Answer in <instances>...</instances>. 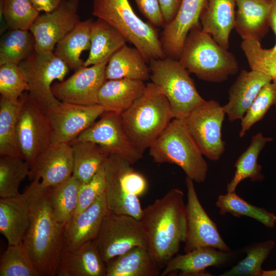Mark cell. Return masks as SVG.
Masks as SVG:
<instances>
[{"instance_id": "obj_46", "label": "cell", "mask_w": 276, "mask_h": 276, "mask_svg": "<svg viewBox=\"0 0 276 276\" xmlns=\"http://www.w3.org/2000/svg\"><path fill=\"white\" fill-rule=\"evenodd\" d=\"M143 15L155 27L166 25L158 0H134Z\"/></svg>"}, {"instance_id": "obj_29", "label": "cell", "mask_w": 276, "mask_h": 276, "mask_svg": "<svg viewBox=\"0 0 276 276\" xmlns=\"http://www.w3.org/2000/svg\"><path fill=\"white\" fill-rule=\"evenodd\" d=\"M147 63L137 49L126 44L109 58L105 70L106 80L119 79L148 80L150 70Z\"/></svg>"}, {"instance_id": "obj_30", "label": "cell", "mask_w": 276, "mask_h": 276, "mask_svg": "<svg viewBox=\"0 0 276 276\" xmlns=\"http://www.w3.org/2000/svg\"><path fill=\"white\" fill-rule=\"evenodd\" d=\"M127 42L115 28L101 18L91 26V45L84 66L108 61L111 56Z\"/></svg>"}, {"instance_id": "obj_9", "label": "cell", "mask_w": 276, "mask_h": 276, "mask_svg": "<svg viewBox=\"0 0 276 276\" xmlns=\"http://www.w3.org/2000/svg\"><path fill=\"white\" fill-rule=\"evenodd\" d=\"M93 242L105 263L135 246H147L140 220L110 211Z\"/></svg>"}, {"instance_id": "obj_27", "label": "cell", "mask_w": 276, "mask_h": 276, "mask_svg": "<svg viewBox=\"0 0 276 276\" xmlns=\"http://www.w3.org/2000/svg\"><path fill=\"white\" fill-rule=\"evenodd\" d=\"M144 81L128 79L106 80L98 94V104L104 112L121 114L143 93Z\"/></svg>"}, {"instance_id": "obj_16", "label": "cell", "mask_w": 276, "mask_h": 276, "mask_svg": "<svg viewBox=\"0 0 276 276\" xmlns=\"http://www.w3.org/2000/svg\"><path fill=\"white\" fill-rule=\"evenodd\" d=\"M104 112L99 105L61 102L44 113L52 129V143H71Z\"/></svg>"}, {"instance_id": "obj_45", "label": "cell", "mask_w": 276, "mask_h": 276, "mask_svg": "<svg viewBox=\"0 0 276 276\" xmlns=\"http://www.w3.org/2000/svg\"><path fill=\"white\" fill-rule=\"evenodd\" d=\"M104 165V163L88 182L81 183L79 190L78 205L75 214L87 209L104 193L105 178Z\"/></svg>"}, {"instance_id": "obj_47", "label": "cell", "mask_w": 276, "mask_h": 276, "mask_svg": "<svg viewBox=\"0 0 276 276\" xmlns=\"http://www.w3.org/2000/svg\"><path fill=\"white\" fill-rule=\"evenodd\" d=\"M158 1L166 25L169 24L176 16L182 0H158Z\"/></svg>"}, {"instance_id": "obj_51", "label": "cell", "mask_w": 276, "mask_h": 276, "mask_svg": "<svg viewBox=\"0 0 276 276\" xmlns=\"http://www.w3.org/2000/svg\"><path fill=\"white\" fill-rule=\"evenodd\" d=\"M271 50L273 51H276V41H275V43L273 47L271 49Z\"/></svg>"}, {"instance_id": "obj_4", "label": "cell", "mask_w": 276, "mask_h": 276, "mask_svg": "<svg viewBox=\"0 0 276 276\" xmlns=\"http://www.w3.org/2000/svg\"><path fill=\"white\" fill-rule=\"evenodd\" d=\"M227 50L204 32L200 25L189 32L178 60L199 79L221 82L238 71L236 58Z\"/></svg>"}, {"instance_id": "obj_6", "label": "cell", "mask_w": 276, "mask_h": 276, "mask_svg": "<svg viewBox=\"0 0 276 276\" xmlns=\"http://www.w3.org/2000/svg\"><path fill=\"white\" fill-rule=\"evenodd\" d=\"M93 15L118 30L143 54L149 63L167 56L155 27L142 20L128 0H92Z\"/></svg>"}, {"instance_id": "obj_1", "label": "cell", "mask_w": 276, "mask_h": 276, "mask_svg": "<svg viewBox=\"0 0 276 276\" xmlns=\"http://www.w3.org/2000/svg\"><path fill=\"white\" fill-rule=\"evenodd\" d=\"M31 219L23 242L40 276L56 275L61 259L64 226L56 219L50 203L51 187L39 179L29 186Z\"/></svg>"}, {"instance_id": "obj_15", "label": "cell", "mask_w": 276, "mask_h": 276, "mask_svg": "<svg viewBox=\"0 0 276 276\" xmlns=\"http://www.w3.org/2000/svg\"><path fill=\"white\" fill-rule=\"evenodd\" d=\"M108 61L84 66L68 78L52 84L54 96L60 102L80 105L98 104L99 90L106 81Z\"/></svg>"}, {"instance_id": "obj_8", "label": "cell", "mask_w": 276, "mask_h": 276, "mask_svg": "<svg viewBox=\"0 0 276 276\" xmlns=\"http://www.w3.org/2000/svg\"><path fill=\"white\" fill-rule=\"evenodd\" d=\"M29 86L28 94L44 113L59 104L51 87L55 80H64L70 68L54 52H37L18 64Z\"/></svg>"}, {"instance_id": "obj_22", "label": "cell", "mask_w": 276, "mask_h": 276, "mask_svg": "<svg viewBox=\"0 0 276 276\" xmlns=\"http://www.w3.org/2000/svg\"><path fill=\"white\" fill-rule=\"evenodd\" d=\"M271 82V78L261 72L242 70L229 89L228 102L222 106L228 120H241L261 88Z\"/></svg>"}, {"instance_id": "obj_18", "label": "cell", "mask_w": 276, "mask_h": 276, "mask_svg": "<svg viewBox=\"0 0 276 276\" xmlns=\"http://www.w3.org/2000/svg\"><path fill=\"white\" fill-rule=\"evenodd\" d=\"M74 152L68 143H51L36 158L30 167L31 181L41 180L46 187H52L73 175Z\"/></svg>"}, {"instance_id": "obj_5", "label": "cell", "mask_w": 276, "mask_h": 276, "mask_svg": "<svg viewBox=\"0 0 276 276\" xmlns=\"http://www.w3.org/2000/svg\"><path fill=\"white\" fill-rule=\"evenodd\" d=\"M148 149L155 163L176 165L194 181H205L207 163L183 119L174 118Z\"/></svg>"}, {"instance_id": "obj_23", "label": "cell", "mask_w": 276, "mask_h": 276, "mask_svg": "<svg viewBox=\"0 0 276 276\" xmlns=\"http://www.w3.org/2000/svg\"><path fill=\"white\" fill-rule=\"evenodd\" d=\"M232 254L213 247L197 248L174 256L167 263L160 275H170L177 271L182 276L212 275L206 271V268L223 266L228 262Z\"/></svg>"}, {"instance_id": "obj_2", "label": "cell", "mask_w": 276, "mask_h": 276, "mask_svg": "<svg viewBox=\"0 0 276 276\" xmlns=\"http://www.w3.org/2000/svg\"><path fill=\"white\" fill-rule=\"evenodd\" d=\"M147 247L158 266L164 268L178 252L187 233L184 194L172 188L143 209L140 219Z\"/></svg>"}, {"instance_id": "obj_38", "label": "cell", "mask_w": 276, "mask_h": 276, "mask_svg": "<svg viewBox=\"0 0 276 276\" xmlns=\"http://www.w3.org/2000/svg\"><path fill=\"white\" fill-rule=\"evenodd\" d=\"M30 166L21 157L3 155L0 158V197L14 196L21 182L29 176Z\"/></svg>"}, {"instance_id": "obj_33", "label": "cell", "mask_w": 276, "mask_h": 276, "mask_svg": "<svg viewBox=\"0 0 276 276\" xmlns=\"http://www.w3.org/2000/svg\"><path fill=\"white\" fill-rule=\"evenodd\" d=\"M272 140V137H265L260 132L252 136L250 145L235 164L234 176L226 187L228 192H235L239 183L246 178L252 181L263 179L262 167L258 163V157L265 144Z\"/></svg>"}, {"instance_id": "obj_49", "label": "cell", "mask_w": 276, "mask_h": 276, "mask_svg": "<svg viewBox=\"0 0 276 276\" xmlns=\"http://www.w3.org/2000/svg\"><path fill=\"white\" fill-rule=\"evenodd\" d=\"M271 7L268 16V23L276 36V0H270Z\"/></svg>"}, {"instance_id": "obj_25", "label": "cell", "mask_w": 276, "mask_h": 276, "mask_svg": "<svg viewBox=\"0 0 276 276\" xmlns=\"http://www.w3.org/2000/svg\"><path fill=\"white\" fill-rule=\"evenodd\" d=\"M236 6L237 32L243 40L251 38L260 41L269 27L270 0H236Z\"/></svg>"}, {"instance_id": "obj_41", "label": "cell", "mask_w": 276, "mask_h": 276, "mask_svg": "<svg viewBox=\"0 0 276 276\" xmlns=\"http://www.w3.org/2000/svg\"><path fill=\"white\" fill-rule=\"evenodd\" d=\"M274 246V242L268 240L245 247L246 256L221 276H262L263 263Z\"/></svg>"}, {"instance_id": "obj_7", "label": "cell", "mask_w": 276, "mask_h": 276, "mask_svg": "<svg viewBox=\"0 0 276 276\" xmlns=\"http://www.w3.org/2000/svg\"><path fill=\"white\" fill-rule=\"evenodd\" d=\"M151 82L168 100L175 118L184 119L205 100L197 90L190 73L178 60L166 57L149 62Z\"/></svg>"}, {"instance_id": "obj_3", "label": "cell", "mask_w": 276, "mask_h": 276, "mask_svg": "<svg viewBox=\"0 0 276 276\" xmlns=\"http://www.w3.org/2000/svg\"><path fill=\"white\" fill-rule=\"evenodd\" d=\"M120 115L126 135L143 154L175 118L167 97L152 82L146 84L142 95Z\"/></svg>"}, {"instance_id": "obj_12", "label": "cell", "mask_w": 276, "mask_h": 276, "mask_svg": "<svg viewBox=\"0 0 276 276\" xmlns=\"http://www.w3.org/2000/svg\"><path fill=\"white\" fill-rule=\"evenodd\" d=\"M193 181L188 177L185 179L187 202L186 204L187 233L184 252L206 247L232 252L220 236L216 224L200 203Z\"/></svg>"}, {"instance_id": "obj_20", "label": "cell", "mask_w": 276, "mask_h": 276, "mask_svg": "<svg viewBox=\"0 0 276 276\" xmlns=\"http://www.w3.org/2000/svg\"><path fill=\"white\" fill-rule=\"evenodd\" d=\"M109 211L104 193L87 209L75 214L64 226L62 255L93 241Z\"/></svg>"}, {"instance_id": "obj_17", "label": "cell", "mask_w": 276, "mask_h": 276, "mask_svg": "<svg viewBox=\"0 0 276 276\" xmlns=\"http://www.w3.org/2000/svg\"><path fill=\"white\" fill-rule=\"evenodd\" d=\"M130 164L116 154L110 155L104 163V194L109 211L117 214L132 216L140 220L143 212L139 197L130 192L126 180Z\"/></svg>"}, {"instance_id": "obj_31", "label": "cell", "mask_w": 276, "mask_h": 276, "mask_svg": "<svg viewBox=\"0 0 276 276\" xmlns=\"http://www.w3.org/2000/svg\"><path fill=\"white\" fill-rule=\"evenodd\" d=\"M93 21L91 18L81 21L58 42L54 49V54L74 71L84 66L81 55L83 51L90 49Z\"/></svg>"}, {"instance_id": "obj_10", "label": "cell", "mask_w": 276, "mask_h": 276, "mask_svg": "<svg viewBox=\"0 0 276 276\" xmlns=\"http://www.w3.org/2000/svg\"><path fill=\"white\" fill-rule=\"evenodd\" d=\"M225 113L216 101H205L184 119L191 135L203 155L210 160H219L225 150L222 126Z\"/></svg>"}, {"instance_id": "obj_44", "label": "cell", "mask_w": 276, "mask_h": 276, "mask_svg": "<svg viewBox=\"0 0 276 276\" xmlns=\"http://www.w3.org/2000/svg\"><path fill=\"white\" fill-rule=\"evenodd\" d=\"M29 89L25 75L18 64L0 65V94L11 101L17 102Z\"/></svg>"}, {"instance_id": "obj_43", "label": "cell", "mask_w": 276, "mask_h": 276, "mask_svg": "<svg viewBox=\"0 0 276 276\" xmlns=\"http://www.w3.org/2000/svg\"><path fill=\"white\" fill-rule=\"evenodd\" d=\"M273 105H276V83L271 82L261 88L241 119L240 137H242L255 123L262 120Z\"/></svg>"}, {"instance_id": "obj_48", "label": "cell", "mask_w": 276, "mask_h": 276, "mask_svg": "<svg viewBox=\"0 0 276 276\" xmlns=\"http://www.w3.org/2000/svg\"><path fill=\"white\" fill-rule=\"evenodd\" d=\"M64 0H30L35 8L39 12H51L61 4Z\"/></svg>"}, {"instance_id": "obj_21", "label": "cell", "mask_w": 276, "mask_h": 276, "mask_svg": "<svg viewBox=\"0 0 276 276\" xmlns=\"http://www.w3.org/2000/svg\"><path fill=\"white\" fill-rule=\"evenodd\" d=\"M31 192L28 186L22 193L0 199V232L8 245L21 243L31 219Z\"/></svg>"}, {"instance_id": "obj_34", "label": "cell", "mask_w": 276, "mask_h": 276, "mask_svg": "<svg viewBox=\"0 0 276 276\" xmlns=\"http://www.w3.org/2000/svg\"><path fill=\"white\" fill-rule=\"evenodd\" d=\"M28 92L24 93L16 102L1 96L0 155L21 157L18 148L16 128L18 117Z\"/></svg>"}, {"instance_id": "obj_32", "label": "cell", "mask_w": 276, "mask_h": 276, "mask_svg": "<svg viewBox=\"0 0 276 276\" xmlns=\"http://www.w3.org/2000/svg\"><path fill=\"white\" fill-rule=\"evenodd\" d=\"M74 152L73 175L82 183L88 182L110 155L99 145L74 140L69 144Z\"/></svg>"}, {"instance_id": "obj_19", "label": "cell", "mask_w": 276, "mask_h": 276, "mask_svg": "<svg viewBox=\"0 0 276 276\" xmlns=\"http://www.w3.org/2000/svg\"><path fill=\"white\" fill-rule=\"evenodd\" d=\"M207 0H182L174 19L165 25L160 40L167 57L178 60L191 30L201 25L200 16Z\"/></svg>"}, {"instance_id": "obj_39", "label": "cell", "mask_w": 276, "mask_h": 276, "mask_svg": "<svg viewBox=\"0 0 276 276\" xmlns=\"http://www.w3.org/2000/svg\"><path fill=\"white\" fill-rule=\"evenodd\" d=\"M0 276H40L23 241L8 245L2 255Z\"/></svg>"}, {"instance_id": "obj_40", "label": "cell", "mask_w": 276, "mask_h": 276, "mask_svg": "<svg viewBox=\"0 0 276 276\" xmlns=\"http://www.w3.org/2000/svg\"><path fill=\"white\" fill-rule=\"evenodd\" d=\"M0 14L10 29L30 30L40 12L30 0H0Z\"/></svg>"}, {"instance_id": "obj_13", "label": "cell", "mask_w": 276, "mask_h": 276, "mask_svg": "<svg viewBox=\"0 0 276 276\" xmlns=\"http://www.w3.org/2000/svg\"><path fill=\"white\" fill-rule=\"evenodd\" d=\"M79 0H64L54 11L39 15L30 29L37 52H54L57 44L81 21Z\"/></svg>"}, {"instance_id": "obj_37", "label": "cell", "mask_w": 276, "mask_h": 276, "mask_svg": "<svg viewBox=\"0 0 276 276\" xmlns=\"http://www.w3.org/2000/svg\"><path fill=\"white\" fill-rule=\"evenodd\" d=\"M221 215L229 213L236 217L246 216L253 218L268 227H273L276 222V216L265 209L253 205L235 192L220 195L216 202Z\"/></svg>"}, {"instance_id": "obj_36", "label": "cell", "mask_w": 276, "mask_h": 276, "mask_svg": "<svg viewBox=\"0 0 276 276\" xmlns=\"http://www.w3.org/2000/svg\"><path fill=\"white\" fill-rule=\"evenodd\" d=\"M35 41L30 30L10 29L1 37L0 65L18 64L35 51Z\"/></svg>"}, {"instance_id": "obj_42", "label": "cell", "mask_w": 276, "mask_h": 276, "mask_svg": "<svg viewBox=\"0 0 276 276\" xmlns=\"http://www.w3.org/2000/svg\"><path fill=\"white\" fill-rule=\"evenodd\" d=\"M241 48L251 70L269 76L276 83V51L263 49L260 41L251 38L243 39Z\"/></svg>"}, {"instance_id": "obj_24", "label": "cell", "mask_w": 276, "mask_h": 276, "mask_svg": "<svg viewBox=\"0 0 276 276\" xmlns=\"http://www.w3.org/2000/svg\"><path fill=\"white\" fill-rule=\"evenodd\" d=\"M236 7V0H207L200 16L202 30L226 49L235 27Z\"/></svg>"}, {"instance_id": "obj_50", "label": "cell", "mask_w": 276, "mask_h": 276, "mask_svg": "<svg viewBox=\"0 0 276 276\" xmlns=\"http://www.w3.org/2000/svg\"><path fill=\"white\" fill-rule=\"evenodd\" d=\"M262 276H276V269L269 270H263Z\"/></svg>"}, {"instance_id": "obj_11", "label": "cell", "mask_w": 276, "mask_h": 276, "mask_svg": "<svg viewBox=\"0 0 276 276\" xmlns=\"http://www.w3.org/2000/svg\"><path fill=\"white\" fill-rule=\"evenodd\" d=\"M16 140L21 156L30 168L37 156L52 143L49 122L29 94L18 115Z\"/></svg>"}, {"instance_id": "obj_14", "label": "cell", "mask_w": 276, "mask_h": 276, "mask_svg": "<svg viewBox=\"0 0 276 276\" xmlns=\"http://www.w3.org/2000/svg\"><path fill=\"white\" fill-rule=\"evenodd\" d=\"M75 140L95 143L110 155H118L131 165L143 157V154L133 147L126 135L120 114L114 112H104L98 121L95 122Z\"/></svg>"}, {"instance_id": "obj_28", "label": "cell", "mask_w": 276, "mask_h": 276, "mask_svg": "<svg viewBox=\"0 0 276 276\" xmlns=\"http://www.w3.org/2000/svg\"><path fill=\"white\" fill-rule=\"evenodd\" d=\"M105 263L106 276H157L160 270L147 246L132 247Z\"/></svg>"}, {"instance_id": "obj_26", "label": "cell", "mask_w": 276, "mask_h": 276, "mask_svg": "<svg viewBox=\"0 0 276 276\" xmlns=\"http://www.w3.org/2000/svg\"><path fill=\"white\" fill-rule=\"evenodd\" d=\"M56 275L106 276V263L90 241L61 255Z\"/></svg>"}, {"instance_id": "obj_35", "label": "cell", "mask_w": 276, "mask_h": 276, "mask_svg": "<svg viewBox=\"0 0 276 276\" xmlns=\"http://www.w3.org/2000/svg\"><path fill=\"white\" fill-rule=\"evenodd\" d=\"M82 182L73 175L63 182L51 187L50 203L57 221L65 226L74 215Z\"/></svg>"}]
</instances>
